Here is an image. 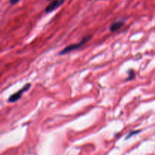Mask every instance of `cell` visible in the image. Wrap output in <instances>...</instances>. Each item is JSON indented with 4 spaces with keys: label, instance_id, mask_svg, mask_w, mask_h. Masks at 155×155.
Instances as JSON below:
<instances>
[{
    "label": "cell",
    "instance_id": "cell-1",
    "mask_svg": "<svg viewBox=\"0 0 155 155\" xmlns=\"http://www.w3.org/2000/svg\"><path fill=\"white\" fill-rule=\"evenodd\" d=\"M91 38H92V36H86L85 37L83 38V39H82L80 42H77V43L71 44V45L65 47L64 49H62L61 51L59 52L58 54L59 55H64V54H68V53L71 52V51L79 49V48H80L81 47H83L86 42H89V41L91 39Z\"/></svg>",
    "mask_w": 155,
    "mask_h": 155
},
{
    "label": "cell",
    "instance_id": "cell-2",
    "mask_svg": "<svg viewBox=\"0 0 155 155\" xmlns=\"http://www.w3.org/2000/svg\"><path fill=\"white\" fill-rule=\"evenodd\" d=\"M30 87H31V84H30V83H26V84L24 85V86H23L21 89H19L18 92H15L14 94H12V95L9 97L8 99V102L13 103V102H16V101H18V100H19L21 97H22L23 94H24L25 92H27V91H28L29 89H30Z\"/></svg>",
    "mask_w": 155,
    "mask_h": 155
},
{
    "label": "cell",
    "instance_id": "cell-3",
    "mask_svg": "<svg viewBox=\"0 0 155 155\" xmlns=\"http://www.w3.org/2000/svg\"><path fill=\"white\" fill-rule=\"evenodd\" d=\"M51 2L47 5V7L45 9V12L46 13H50V12H54L58 8H59L63 5L65 0H51Z\"/></svg>",
    "mask_w": 155,
    "mask_h": 155
},
{
    "label": "cell",
    "instance_id": "cell-4",
    "mask_svg": "<svg viewBox=\"0 0 155 155\" xmlns=\"http://www.w3.org/2000/svg\"><path fill=\"white\" fill-rule=\"evenodd\" d=\"M125 24V21H116L114 23H112L110 26V32H116L118 30L123 27Z\"/></svg>",
    "mask_w": 155,
    "mask_h": 155
},
{
    "label": "cell",
    "instance_id": "cell-5",
    "mask_svg": "<svg viewBox=\"0 0 155 155\" xmlns=\"http://www.w3.org/2000/svg\"><path fill=\"white\" fill-rule=\"evenodd\" d=\"M136 78V72L133 69H130L128 71V77L126 79V81L133 80Z\"/></svg>",
    "mask_w": 155,
    "mask_h": 155
},
{
    "label": "cell",
    "instance_id": "cell-6",
    "mask_svg": "<svg viewBox=\"0 0 155 155\" xmlns=\"http://www.w3.org/2000/svg\"><path fill=\"white\" fill-rule=\"evenodd\" d=\"M141 132V130H133V131H130V133H128V135H127V138H126V139H129L130 138L133 137V136H135V135H137L139 134V133Z\"/></svg>",
    "mask_w": 155,
    "mask_h": 155
},
{
    "label": "cell",
    "instance_id": "cell-7",
    "mask_svg": "<svg viewBox=\"0 0 155 155\" xmlns=\"http://www.w3.org/2000/svg\"><path fill=\"white\" fill-rule=\"evenodd\" d=\"M20 2V0H9V2L12 5H16L17 3H18Z\"/></svg>",
    "mask_w": 155,
    "mask_h": 155
},
{
    "label": "cell",
    "instance_id": "cell-8",
    "mask_svg": "<svg viewBox=\"0 0 155 155\" xmlns=\"http://www.w3.org/2000/svg\"><path fill=\"white\" fill-rule=\"evenodd\" d=\"M48 1H51V0H48Z\"/></svg>",
    "mask_w": 155,
    "mask_h": 155
}]
</instances>
